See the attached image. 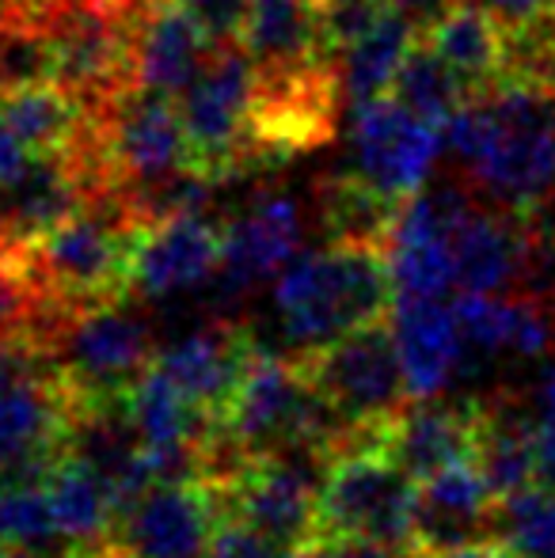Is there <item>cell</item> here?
Listing matches in <instances>:
<instances>
[{
  "instance_id": "obj_1",
  "label": "cell",
  "mask_w": 555,
  "mask_h": 558,
  "mask_svg": "<svg viewBox=\"0 0 555 558\" xmlns=\"http://www.w3.org/2000/svg\"><path fill=\"white\" fill-rule=\"evenodd\" d=\"M445 153L483 202L533 217L555 202V84L506 73L442 125Z\"/></svg>"
},
{
  "instance_id": "obj_2",
  "label": "cell",
  "mask_w": 555,
  "mask_h": 558,
  "mask_svg": "<svg viewBox=\"0 0 555 558\" xmlns=\"http://www.w3.org/2000/svg\"><path fill=\"white\" fill-rule=\"evenodd\" d=\"M145 221L122 194H96L31 243H15L46 304L73 316L134 293V255Z\"/></svg>"
},
{
  "instance_id": "obj_3",
  "label": "cell",
  "mask_w": 555,
  "mask_h": 558,
  "mask_svg": "<svg viewBox=\"0 0 555 558\" xmlns=\"http://www.w3.org/2000/svg\"><path fill=\"white\" fill-rule=\"evenodd\" d=\"M393 304L396 286L381 243L331 240L324 251L293 258L275 281L278 319L301 350L381 324Z\"/></svg>"
},
{
  "instance_id": "obj_4",
  "label": "cell",
  "mask_w": 555,
  "mask_h": 558,
  "mask_svg": "<svg viewBox=\"0 0 555 558\" xmlns=\"http://www.w3.org/2000/svg\"><path fill=\"white\" fill-rule=\"evenodd\" d=\"M415 501L419 483L381 448L377 437H354L327 456L312 539H365V544L411 547Z\"/></svg>"
},
{
  "instance_id": "obj_5",
  "label": "cell",
  "mask_w": 555,
  "mask_h": 558,
  "mask_svg": "<svg viewBox=\"0 0 555 558\" xmlns=\"http://www.w3.org/2000/svg\"><path fill=\"white\" fill-rule=\"evenodd\" d=\"M312 384L327 399L339 422L347 426V441L377 437L388 418L408 407V380H403L400 350H396L393 324L358 327L324 345L301 350Z\"/></svg>"
},
{
  "instance_id": "obj_6",
  "label": "cell",
  "mask_w": 555,
  "mask_h": 558,
  "mask_svg": "<svg viewBox=\"0 0 555 558\" xmlns=\"http://www.w3.org/2000/svg\"><path fill=\"white\" fill-rule=\"evenodd\" d=\"M255 107H260V65L240 43H217L202 73L179 96L194 168L217 179L255 163Z\"/></svg>"
},
{
  "instance_id": "obj_7",
  "label": "cell",
  "mask_w": 555,
  "mask_h": 558,
  "mask_svg": "<svg viewBox=\"0 0 555 558\" xmlns=\"http://www.w3.org/2000/svg\"><path fill=\"white\" fill-rule=\"evenodd\" d=\"M46 357L58 365L65 388L81 407L126 403L134 384L156 361L148 327L119 304L73 312L58 324Z\"/></svg>"
},
{
  "instance_id": "obj_8",
  "label": "cell",
  "mask_w": 555,
  "mask_h": 558,
  "mask_svg": "<svg viewBox=\"0 0 555 558\" xmlns=\"http://www.w3.org/2000/svg\"><path fill=\"white\" fill-rule=\"evenodd\" d=\"M76 399L31 345H0V468H46L65 452Z\"/></svg>"
},
{
  "instance_id": "obj_9",
  "label": "cell",
  "mask_w": 555,
  "mask_h": 558,
  "mask_svg": "<svg viewBox=\"0 0 555 558\" xmlns=\"http://www.w3.org/2000/svg\"><path fill=\"white\" fill-rule=\"evenodd\" d=\"M324 468V456L309 452V448L248 456L217 486L225 501V521H240L301 551L312 539V529H316V494Z\"/></svg>"
},
{
  "instance_id": "obj_10",
  "label": "cell",
  "mask_w": 555,
  "mask_h": 558,
  "mask_svg": "<svg viewBox=\"0 0 555 558\" xmlns=\"http://www.w3.org/2000/svg\"><path fill=\"white\" fill-rule=\"evenodd\" d=\"M225 501L202 475L164 478L119 513L107 544L122 558H209Z\"/></svg>"
},
{
  "instance_id": "obj_11",
  "label": "cell",
  "mask_w": 555,
  "mask_h": 558,
  "mask_svg": "<svg viewBox=\"0 0 555 558\" xmlns=\"http://www.w3.org/2000/svg\"><path fill=\"white\" fill-rule=\"evenodd\" d=\"M350 153H354V175L377 186L385 198L408 202L426 186L437 156L445 153V137L442 125L408 111L396 96H381L354 107Z\"/></svg>"
},
{
  "instance_id": "obj_12",
  "label": "cell",
  "mask_w": 555,
  "mask_h": 558,
  "mask_svg": "<svg viewBox=\"0 0 555 558\" xmlns=\"http://www.w3.org/2000/svg\"><path fill=\"white\" fill-rule=\"evenodd\" d=\"M472 191L457 183L422 186L396 209L388 232V270H393L396 296H445L457 289V263H453V221L468 206Z\"/></svg>"
},
{
  "instance_id": "obj_13",
  "label": "cell",
  "mask_w": 555,
  "mask_h": 558,
  "mask_svg": "<svg viewBox=\"0 0 555 558\" xmlns=\"http://www.w3.org/2000/svg\"><path fill=\"white\" fill-rule=\"evenodd\" d=\"M449 240L457 289L464 293H521L533 278L536 232L529 217L468 198Z\"/></svg>"
},
{
  "instance_id": "obj_14",
  "label": "cell",
  "mask_w": 555,
  "mask_h": 558,
  "mask_svg": "<svg viewBox=\"0 0 555 558\" xmlns=\"http://www.w3.org/2000/svg\"><path fill=\"white\" fill-rule=\"evenodd\" d=\"M483 403H442V399H408L396 418L381 426L377 441L408 471L426 483L437 471L457 463H480Z\"/></svg>"
},
{
  "instance_id": "obj_15",
  "label": "cell",
  "mask_w": 555,
  "mask_h": 558,
  "mask_svg": "<svg viewBox=\"0 0 555 558\" xmlns=\"http://www.w3.org/2000/svg\"><path fill=\"white\" fill-rule=\"evenodd\" d=\"M225 232L206 214H176L141 232L134 255V293L145 301L191 293L221 274Z\"/></svg>"
},
{
  "instance_id": "obj_16",
  "label": "cell",
  "mask_w": 555,
  "mask_h": 558,
  "mask_svg": "<svg viewBox=\"0 0 555 558\" xmlns=\"http://www.w3.org/2000/svg\"><path fill=\"white\" fill-rule=\"evenodd\" d=\"M225 232V255H221V281L240 293L252 289L260 281L275 278L297 258L301 247V206L289 194L267 191L260 198H252L229 225Z\"/></svg>"
},
{
  "instance_id": "obj_17",
  "label": "cell",
  "mask_w": 555,
  "mask_h": 558,
  "mask_svg": "<svg viewBox=\"0 0 555 558\" xmlns=\"http://www.w3.org/2000/svg\"><path fill=\"white\" fill-rule=\"evenodd\" d=\"M498 498L491 490L480 463H457L419 483L415 536L411 547L419 555H437L449 547L487 539L495 532Z\"/></svg>"
},
{
  "instance_id": "obj_18",
  "label": "cell",
  "mask_w": 555,
  "mask_h": 558,
  "mask_svg": "<svg viewBox=\"0 0 555 558\" xmlns=\"http://www.w3.org/2000/svg\"><path fill=\"white\" fill-rule=\"evenodd\" d=\"M388 324L411 399H434L464 368V335L445 296H396Z\"/></svg>"
},
{
  "instance_id": "obj_19",
  "label": "cell",
  "mask_w": 555,
  "mask_h": 558,
  "mask_svg": "<svg viewBox=\"0 0 555 558\" xmlns=\"http://www.w3.org/2000/svg\"><path fill=\"white\" fill-rule=\"evenodd\" d=\"M255 353V338L248 327L237 324H209L202 331L183 335L168 350L156 353V365L179 384L186 399L209 418H221L225 407L237 396V384Z\"/></svg>"
},
{
  "instance_id": "obj_20",
  "label": "cell",
  "mask_w": 555,
  "mask_h": 558,
  "mask_svg": "<svg viewBox=\"0 0 555 558\" xmlns=\"http://www.w3.org/2000/svg\"><path fill=\"white\" fill-rule=\"evenodd\" d=\"M214 38L183 0H153L134 38V88L183 96L214 53Z\"/></svg>"
},
{
  "instance_id": "obj_21",
  "label": "cell",
  "mask_w": 555,
  "mask_h": 558,
  "mask_svg": "<svg viewBox=\"0 0 555 558\" xmlns=\"http://www.w3.org/2000/svg\"><path fill=\"white\" fill-rule=\"evenodd\" d=\"M422 43L437 50L468 84L483 92L510 69V31L495 20L487 4L449 0L422 20Z\"/></svg>"
},
{
  "instance_id": "obj_22",
  "label": "cell",
  "mask_w": 555,
  "mask_h": 558,
  "mask_svg": "<svg viewBox=\"0 0 555 558\" xmlns=\"http://www.w3.org/2000/svg\"><path fill=\"white\" fill-rule=\"evenodd\" d=\"M240 46L252 53L260 73H293L331 61L319 50L316 0H252Z\"/></svg>"
},
{
  "instance_id": "obj_23",
  "label": "cell",
  "mask_w": 555,
  "mask_h": 558,
  "mask_svg": "<svg viewBox=\"0 0 555 558\" xmlns=\"http://www.w3.org/2000/svg\"><path fill=\"white\" fill-rule=\"evenodd\" d=\"M422 38V20L403 8H393L362 43H354L342 53L339 65V92L347 96L350 107L381 99L393 92L396 73H400L403 58L415 50Z\"/></svg>"
},
{
  "instance_id": "obj_24",
  "label": "cell",
  "mask_w": 555,
  "mask_h": 558,
  "mask_svg": "<svg viewBox=\"0 0 555 558\" xmlns=\"http://www.w3.org/2000/svg\"><path fill=\"white\" fill-rule=\"evenodd\" d=\"M480 468L498 501L536 483V418L518 399L495 396L483 403Z\"/></svg>"
},
{
  "instance_id": "obj_25",
  "label": "cell",
  "mask_w": 555,
  "mask_h": 558,
  "mask_svg": "<svg viewBox=\"0 0 555 558\" xmlns=\"http://www.w3.org/2000/svg\"><path fill=\"white\" fill-rule=\"evenodd\" d=\"M53 517L69 547H96L114 529V498L107 483L73 452H61L46 471Z\"/></svg>"
},
{
  "instance_id": "obj_26",
  "label": "cell",
  "mask_w": 555,
  "mask_h": 558,
  "mask_svg": "<svg viewBox=\"0 0 555 558\" xmlns=\"http://www.w3.org/2000/svg\"><path fill=\"white\" fill-rule=\"evenodd\" d=\"M393 96L400 99L408 111H415L419 118L434 125H445L468 99L475 96L472 84L449 65L437 50H430L426 43H415V50L403 58L400 73H396Z\"/></svg>"
},
{
  "instance_id": "obj_27",
  "label": "cell",
  "mask_w": 555,
  "mask_h": 558,
  "mask_svg": "<svg viewBox=\"0 0 555 558\" xmlns=\"http://www.w3.org/2000/svg\"><path fill=\"white\" fill-rule=\"evenodd\" d=\"M495 536L521 558H555V490L529 483L498 501Z\"/></svg>"
},
{
  "instance_id": "obj_28",
  "label": "cell",
  "mask_w": 555,
  "mask_h": 558,
  "mask_svg": "<svg viewBox=\"0 0 555 558\" xmlns=\"http://www.w3.org/2000/svg\"><path fill=\"white\" fill-rule=\"evenodd\" d=\"M393 0H316V31H319V50L327 58L347 53L354 43H362L388 12Z\"/></svg>"
},
{
  "instance_id": "obj_29",
  "label": "cell",
  "mask_w": 555,
  "mask_h": 558,
  "mask_svg": "<svg viewBox=\"0 0 555 558\" xmlns=\"http://www.w3.org/2000/svg\"><path fill=\"white\" fill-rule=\"evenodd\" d=\"M209 558H297V551L278 544V539L263 536V532L248 529V524H240V521H225L221 529H217L214 555Z\"/></svg>"
},
{
  "instance_id": "obj_30",
  "label": "cell",
  "mask_w": 555,
  "mask_h": 558,
  "mask_svg": "<svg viewBox=\"0 0 555 558\" xmlns=\"http://www.w3.org/2000/svg\"><path fill=\"white\" fill-rule=\"evenodd\" d=\"M183 4L198 15L214 43H240V27H244L252 0H183Z\"/></svg>"
},
{
  "instance_id": "obj_31",
  "label": "cell",
  "mask_w": 555,
  "mask_h": 558,
  "mask_svg": "<svg viewBox=\"0 0 555 558\" xmlns=\"http://www.w3.org/2000/svg\"><path fill=\"white\" fill-rule=\"evenodd\" d=\"M297 558H419L411 547L365 544V539H309Z\"/></svg>"
},
{
  "instance_id": "obj_32",
  "label": "cell",
  "mask_w": 555,
  "mask_h": 558,
  "mask_svg": "<svg viewBox=\"0 0 555 558\" xmlns=\"http://www.w3.org/2000/svg\"><path fill=\"white\" fill-rule=\"evenodd\" d=\"M38 160H43V156H38L35 148H31L27 141H23L20 133L4 122V118H0V186L20 183V179L27 175Z\"/></svg>"
},
{
  "instance_id": "obj_33",
  "label": "cell",
  "mask_w": 555,
  "mask_h": 558,
  "mask_svg": "<svg viewBox=\"0 0 555 558\" xmlns=\"http://www.w3.org/2000/svg\"><path fill=\"white\" fill-rule=\"evenodd\" d=\"M419 558H521V555L514 551L506 539H491L487 536V539H472V544L449 547V551H437V555H419Z\"/></svg>"
},
{
  "instance_id": "obj_34",
  "label": "cell",
  "mask_w": 555,
  "mask_h": 558,
  "mask_svg": "<svg viewBox=\"0 0 555 558\" xmlns=\"http://www.w3.org/2000/svg\"><path fill=\"white\" fill-rule=\"evenodd\" d=\"M396 8H403V12L419 15V20H426V15H434L437 8H445L449 0H393Z\"/></svg>"
},
{
  "instance_id": "obj_35",
  "label": "cell",
  "mask_w": 555,
  "mask_h": 558,
  "mask_svg": "<svg viewBox=\"0 0 555 558\" xmlns=\"http://www.w3.org/2000/svg\"><path fill=\"white\" fill-rule=\"evenodd\" d=\"M541 399H544V411H555V365L544 373V384H541Z\"/></svg>"
},
{
  "instance_id": "obj_36",
  "label": "cell",
  "mask_w": 555,
  "mask_h": 558,
  "mask_svg": "<svg viewBox=\"0 0 555 558\" xmlns=\"http://www.w3.org/2000/svg\"><path fill=\"white\" fill-rule=\"evenodd\" d=\"M0 96H4V84H0Z\"/></svg>"
}]
</instances>
